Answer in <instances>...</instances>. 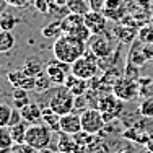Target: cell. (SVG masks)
I'll list each match as a JSON object with an SVG mask.
<instances>
[{"mask_svg": "<svg viewBox=\"0 0 153 153\" xmlns=\"http://www.w3.org/2000/svg\"><path fill=\"white\" fill-rule=\"evenodd\" d=\"M86 42L80 41V39L74 38L68 34H62L54 41L52 46V54L54 59L64 62V64L72 65L74 62H76L80 57H83L86 54Z\"/></svg>", "mask_w": 153, "mask_h": 153, "instance_id": "6da1fadb", "label": "cell"}, {"mask_svg": "<svg viewBox=\"0 0 153 153\" xmlns=\"http://www.w3.org/2000/svg\"><path fill=\"white\" fill-rule=\"evenodd\" d=\"M44 94L47 96L46 108L52 109L56 114L65 116L75 111V96L65 85H57L56 88L47 90Z\"/></svg>", "mask_w": 153, "mask_h": 153, "instance_id": "7a4b0ae2", "label": "cell"}, {"mask_svg": "<svg viewBox=\"0 0 153 153\" xmlns=\"http://www.w3.org/2000/svg\"><path fill=\"white\" fill-rule=\"evenodd\" d=\"M51 142H52V130L44 124H30L26 130V138L25 143H28L30 147H33L34 150L41 152L49 148Z\"/></svg>", "mask_w": 153, "mask_h": 153, "instance_id": "3957f363", "label": "cell"}, {"mask_svg": "<svg viewBox=\"0 0 153 153\" xmlns=\"http://www.w3.org/2000/svg\"><path fill=\"white\" fill-rule=\"evenodd\" d=\"M70 74L82 78V80L90 82L98 74V57L93 56L88 51L83 57H80L78 60L70 65Z\"/></svg>", "mask_w": 153, "mask_h": 153, "instance_id": "277c9868", "label": "cell"}, {"mask_svg": "<svg viewBox=\"0 0 153 153\" xmlns=\"http://www.w3.org/2000/svg\"><path fill=\"white\" fill-rule=\"evenodd\" d=\"M80 119H82V130L90 135H96L106 126L103 112L98 108H86L85 111L80 112Z\"/></svg>", "mask_w": 153, "mask_h": 153, "instance_id": "5b68a950", "label": "cell"}, {"mask_svg": "<svg viewBox=\"0 0 153 153\" xmlns=\"http://www.w3.org/2000/svg\"><path fill=\"white\" fill-rule=\"evenodd\" d=\"M98 109L103 112L104 121L108 122L112 117H117L121 114L124 109V104H122V100H119L116 94H106V96H103L98 101Z\"/></svg>", "mask_w": 153, "mask_h": 153, "instance_id": "8992f818", "label": "cell"}, {"mask_svg": "<svg viewBox=\"0 0 153 153\" xmlns=\"http://www.w3.org/2000/svg\"><path fill=\"white\" fill-rule=\"evenodd\" d=\"M46 75L51 78V82L54 85H64L67 76L70 75V65L68 64H64V62L54 59V60H49L46 64Z\"/></svg>", "mask_w": 153, "mask_h": 153, "instance_id": "52a82bcc", "label": "cell"}, {"mask_svg": "<svg viewBox=\"0 0 153 153\" xmlns=\"http://www.w3.org/2000/svg\"><path fill=\"white\" fill-rule=\"evenodd\" d=\"M7 80L13 88H20V90H26V91H33L36 90V78L31 75H28L23 68L18 70H12L7 74Z\"/></svg>", "mask_w": 153, "mask_h": 153, "instance_id": "ba28073f", "label": "cell"}, {"mask_svg": "<svg viewBox=\"0 0 153 153\" xmlns=\"http://www.w3.org/2000/svg\"><path fill=\"white\" fill-rule=\"evenodd\" d=\"M112 91H114V94L119 100L129 101V100H134L137 96V85L130 78H119L112 85Z\"/></svg>", "mask_w": 153, "mask_h": 153, "instance_id": "9c48e42d", "label": "cell"}, {"mask_svg": "<svg viewBox=\"0 0 153 153\" xmlns=\"http://www.w3.org/2000/svg\"><path fill=\"white\" fill-rule=\"evenodd\" d=\"M88 47H90V52H91L93 56H96L98 59H104V57H108L109 54L112 52L111 42H109V39L103 34H93L91 39H90Z\"/></svg>", "mask_w": 153, "mask_h": 153, "instance_id": "30bf717a", "label": "cell"}, {"mask_svg": "<svg viewBox=\"0 0 153 153\" xmlns=\"http://www.w3.org/2000/svg\"><path fill=\"white\" fill-rule=\"evenodd\" d=\"M85 18V25L91 34H103L106 31V25H108V18L103 15V12H93L90 10L86 15H83Z\"/></svg>", "mask_w": 153, "mask_h": 153, "instance_id": "8fae6325", "label": "cell"}, {"mask_svg": "<svg viewBox=\"0 0 153 153\" xmlns=\"http://www.w3.org/2000/svg\"><path fill=\"white\" fill-rule=\"evenodd\" d=\"M60 132L67 135H76L82 132V119L80 112H68L65 116H60Z\"/></svg>", "mask_w": 153, "mask_h": 153, "instance_id": "7c38bea8", "label": "cell"}, {"mask_svg": "<svg viewBox=\"0 0 153 153\" xmlns=\"http://www.w3.org/2000/svg\"><path fill=\"white\" fill-rule=\"evenodd\" d=\"M21 111V116H23V121L28 124H41L42 122V108L39 106L38 103H28L26 106Z\"/></svg>", "mask_w": 153, "mask_h": 153, "instance_id": "4fadbf2b", "label": "cell"}, {"mask_svg": "<svg viewBox=\"0 0 153 153\" xmlns=\"http://www.w3.org/2000/svg\"><path fill=\"white\" fill-rule=\"evenodd\" d=\"M64 85L70 90V93L74 94V96H83V94H86V91L90 90L86 80H82V78H78V76H75L72 74L67 76Z\"/></svg>", "mask_w": 153, "mask_h": 153, "instance_id": "5bb4252c", "label": "cell"}, {"mask_svg": "<svg viewBox=\"0 0 153 153\" xmlns=\"http://www.w3.org/2000/svg\"><path fill=\"white\" fill-rule=\"evenodd\" d=\"M60 23H62V33L64 34H72L76 28L85 25V18H83V15H78V13H68L60 20Z\"/></svg>", "mask_w": 153, "mask_h": 153, "instance_id": "9a60e30c", "label": "cell"}, {"mask_svg": "<svg viewBox=\"0 0 153 153\" xmlns=\"http://www.w3.org/2000/svg\"><path fill=\"white\" fill-rule=\"evenodd\" d=\"M42 124L49 127L52 132H60V116L56 114L52 109L42 108Z\"/></svg>", "mask_w": 153, "mask_h": 153, "instance_id": "2e32d148", "label": "cell"}, {"mask_svg": "<svg viewBox=\"0 0 153 153\" xmlns=\"http://www.w3.org/2000/svg\"><path fill=\"white\" fill-rule=\"evenodd\" d=\"M23 70L26 72L28 75H31V76H34V78H36L38 75L44 74L46 65H44V62L39 59V57H30V59L25 62Z\"/></svg>", "mask_w": 153, "mask_h": 153, "instance_id": "e0dca14e", "label": "cell"}, {"mask_svg": "<svg viewBox=\"0 0 153 153\" xmlns=\"http://www.w3.org/2000/svg\"><path fill=\"white\" fill-rule=\"evenodd\" d=\"M76 148V142L74 140V135L59 132V140H57V152L60 153H74Z\"/></svg>", "mask_w": 153, "mask_h": 153, "instance_id": "ac0fdd59", "label": "cell"}, {"mask_svg": "<svg viewBox=\"0 0 153 153\" xmlns=\"http://www.w3.org/2000/svg\"><path fill=\"white\" fill-rule=\"evenodd\" d=\"M28 127H30V124L28 122H20V124H16V126H12V127H8V130H10V135H12L13 138V142L15 143H25V138H26V130H28Z\"/></svg>", "mask_w": 153, "mask_h": 153, "instance_id": "d6986e66", "label": "cell"}, {"mask_svg": "<svg viewBox=\"0 0 153 153\" xmlns=\"http://www.w3.org/2000/svg\"><path fill=\"white\" fill-rule=\"evenodd\" d=\"M15 46V36L12 31H0V54L10 52Z\"/></svg>", "mask_w": 153, "mask_h": 153, "instance_id": "ffe728a7", "label": "cell"}, {"mask_svg": "<svg viewBox=\"0 0 153 153\" xmlns=\"http://www.w3.org/2000/svg\"><path fill=\"white\" fill-rule=\"evenodd\" d=\"M13 145H15V142H13L12 135H10L8 127H0V152L8 153Z\"/></svg>", "mask_w": 153, "mask_h": 153, "instance_id": "44dd1931", "label": "cell"}, {"mask_svg": "<svg viewBox=\"0 0 153 153\" xmlns=\"http://www.w3.org/2000/svg\"><path fill=\"white\" fill-rule=\"evenodd\" d=\"M67 8L70 13H78V15H86L90 12V5L86 0H68Z\"/></svg>", "mask_w": 153, "mask_h": 153, "instance_id": "7402d4cb", "label": "cell"}, {"mask_svg": "<svg viewBox=\"0 0 153 153\" xmlns=\"http://www.w3.org/2000/svg\"><path fill=\"white\" fill-rule=\"evenodd\" d=\"M42 33V36L44 38H59V36H62L64 33H62V23H60V20H57V21H52V23H49V25H46L44 28L41 30Z\"/></svg>", "mask_w": 153, "mask_h": 153, "instance_id": "603a6c76", "label": "cell"}, {"mask_svg": "<svg viewBox=\"0 0 153 153\" xmlns=\"http://www.w3.org/2000/svg\"><path fill=\"white\" fill-rule=\"evenodd\" d=\"M28 93L26 90H20V88H13V93H12V98L15 101V108L16 109H23L28 103H31L30 98H28Z\"/></svg>", "mask_w": 153, "mask_h": 153, "instance_id": "cb8c5ba5", "label": "cell"}, {"mask_svg": "<svg viewBox=\"0 0 153 153\" xmlns=\"http://www.w3.org/2000/svg\"><path fill=\"white\" fill-rule=\"evenodd\" d=\"M18 23H20V18H16L15 15L5 12L0 16V31H12Z\"/></svg>", "mask_w": 153, "mask_h": 153, "instance_id": "d4e9b609", "label": "cell"}, {"mask_svg": "<svg viewBox=\"0 0 153 153\" xmlns=\"http://www.w3.org/2000/svg\"><path fill=\"white\" fill-rule=\"evenodd\" d=\"M51 85H52V82H51V78L46 75V72H44V74L36 76V90H34V91L46 93L47 90H51Z\"/></svg>", "mask_w": 153, "mask_h": 153, "instance_id": "484cf974", "label": "cell"}, {"mask_svg": "<svg viewBox=\"0 0 153 153\" xmlns=\"http://www.w3.org/2000/svg\"><path fill=\"white\" fill-rule=\"evenodd\" d=\"M12 112H13V108H10L5 103H0V127H8Z\"/></svg>", "mask_w": 153, "mask_h": 153, "instance_id": "4316f807", "label": "cell"}, {"mask_svg": "<svg viewBox=\"0 0 153 153\" xmlns=\"http://www.w3.org/2000/svg\"><path fill=\"white\" fill-rule=\"evenodd\" d=\"M138 38L145 44H153V26H143L138 31Z\"/></svg>", "mask_w": 153, "mask_h": 153, "instance_id": "83f0119b", "label": "cell"}, {"mask_svg": "<svg viewBox=\"0 0 153 153\" xmlns=\"http://www.w3.org/2000/svg\"><path fill=\"white\" fill-rule=\"evenodd\" d=\"M138 112H140L143 117L152 119V117H153V100L143 101V103L140 104V108H138Z\"/></svg>", "mask_w": 153, "mask_h": 153, "instance_id": "f1b7e54d", "label": "cell"}, {"mask_svg": "<svg viewBox=\"0 0 153 153\" xmlns=\"http://www.w3.org/2000/svg\"><path fill=\"white\" fill-rule=\"evenodd\" d=\"M8 153H39V152L34 150L33 147H30L28 143H15L10 148Z\"/></svg>", "mask_w": 153, "mask_h": 153, "instance_id": "f546056e", "label": "cell"}, {"mask_svg": "<svg viewBox=\"0 0 153 153\" xmlns=\"http://www.w3.org/2000/svg\"><path fill=\"white\" fill-rule=\"evenodd\" d=\"M122 8V0H106L103 12H116Z\"/></svg>", "mask_w": 153, "mask_h": 153, "instance_id": "4dcf8cb0", "label": "cell"}, {"mask_svg": "<svg viewBox=\"0 0 153 153\" xmlns=\"http://www.w3.org/2000/svg\"><path fill=\"white\" fill-rule=\"evenodd\" d=\"M34 8L38 10L39 13H49L51 12V5H49V0H34L33 2Z\"/></svg>", "mask_w": 153, "mask_h": 153, "instance_id": "1f68e13d", "label": "cell"}, {"mask_svg": "<svg viewBox=\"0 0 153 153\" xmlns=\"http://www.w3.org/2000/svg\"><path fill=\"white\" fill-rule=\"evenodd\" d=\"M5 2H7V5L13 7V8H26L34 0H5Z\"/></svg>", "mask_w": 153, "mask_h": 153, "instance_id": "d6a6232c", "label": "cell"}, {"mask_svg": "<svg viewBox=\"0 0 153 153\" xmlns=\"http://www.w3.org/2000/svg\"><path fill=\"white\" fill-rule=\"evenodd\" d=\"M147 134H148V140H147V143H145V147H147V150L153 153V122L150 124H147Z\"/></svg>", "mask_w": 153, "mask_h": 153, "instance_id": "836d02e7", "label": "cell"}, {"mask_svg": "<svg viewBox=\"0 0 153 153\" xmlns=\"http://www.w3.org/2000/svg\"><path fill=\"white\" fill-rule=\"evenodd\" d=\"M20 122H23V116H21V111H20V109H16V108H13V112H12V117H10L8 127L16 126V124H20Z\"/></svg>", "mask_w": 153, "mask_h": 153, "instance_id": "e575fe53", "label": "cell"}, {"mask_svg": "<svg viewBox=\"0 0 153 153\" xmlns=\"http://www.w3.org/2000/svg\"><path fill=\"white\" fill-rule=\"evenodd\" d=\"M104 2H106V0H88L90 10H93V12H103L104 10Z\"/></svg>", "mask_w": 153, "mask_h": 153, "instance_id": "d590c367", "label": "cell"}, {"mask_svg": "<svg viewBox=\"0 0 153 153\" xmlns=\"http://www.w3.org/2000/svg\"><path fill=\"white\" fill-rule=\"evenodd\" d=\"M68 0H49L51 10H65Z\"/></svg>", "mask_w": 153, "mask_h": 153, "instance_id": "8d00e7d4", "label": "cell"}, {"mask_svg": "<svg viewBox=\"0 0 153 153\" xmlns=\"http://www.w3.org/2000/svg\"><path fill=\"white\" fill-rule=\"evenodd\" d=\"M75 109H82L85 111V94L83 96H75Z\"/></svg>", "mask_w": 153, "mask_h": 153, "instance_id": "74e56055", "label": "cell"}, {"mask_svg": "<svg viewBox=\"0 0 153 153\" xmlns=\"http://www.w3.org/2000/svg\"><path fill=\"white\" fill-rule=\"evenodd\" d=\"M112 153H135V150H134L130 145H126V147H121L119 150H116V152H112Z\"/></svg>", "mask_w": 153, "mask_h": 153, "instance_id": "f35d334b", "label": "cell"}, {"mask_svg": "<svg viewBox=\"0 0 153 153\" xmlns=\"http://www.w3.org/2000/svg\"><path fill=\"white\" fill-rule=\"evenodd\" d=\"M5 7H7V2H5V0H0V16L5 13V12H3V8H5Z\"/></svg>", "mask_w": 153, "mask_h": 153, "instance_id": "ab89813d", "label": "cell"}, {"mask_svg": "<svg viewBox=\"0 0 153 153\" xmlns=\"http://www.w3.org/2000/svg\"><path fill=\"white\" fill-rule=\"evenodd\" d=\"M39 153H54V152H52V150H49V148H46V150H41Z\"/></svg>", "mask_w": 153, "mask_h": 153, "instance_id": "60d3db41", "label": "cell"}, {"mask_svg": "<svg viewBox=\"0 0 153 153\" xmlns=\"http://www.w3.org/2000/svg\"><path fill=\"white\" fill-rule=\"evenodd\" d=\"M152 10H153V3H152Z\"/></svg>", "mask_w": 153, "mask_h": 153, "instance_id": "b9f144b4", "label": "cell"}, {"mask_svg": "<svg viewBox=\"0 0 153 153\" xmlns=\"http://www.w3.org/2000/svg\"><path fill=\"white\" fill-rule=\"evenodd\" d=\"M0 72H2V68H0Z\"/></svg>", "mask_w": 153, "mask_h": 153, "instance_id": "7bdbcfd3", "label": "cell"}, {"mask_svg": "<svg viewBox=\"0 0 153 153\" xmlns=\"http://www.w3.org/2000/svg\"><path fill=\"white\" fill-rule=\"evenodd\" d=\"M57 153H60V152H57Z\"/></svg>", "mask_w": 153, "mask_h": 153, "instance_id": "ee69618b", "label": "cell"}, {"mask_svg": "<svg viewBox=\"0 0 153 153\" xmlns=\"http://www.w3.org/2000/svg\"><path fill=\"white\" fill-rule=\"evenodd\" d=\"M86 2H88V0H86Z\"/></svg>", "mask_w": 153, "mask_h": 153, "instance_id": "f6af8a7d", "label": "cell"}, {"mask_svg": "<svg viewBox=\"0 0 153 153\" xmlns=\"http://www.w3.org/2000/svg\"><path fill=\"white\" fill-rule=\"evenodd\" d=\"M0 153H2V152H0Z\"/></svg>", "mask_w": 153, "mask_h": 153, "instance_id": "bcb514c9", "label": "cell"}]
</instances>
